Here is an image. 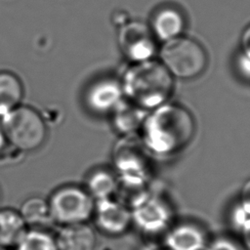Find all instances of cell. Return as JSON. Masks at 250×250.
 <instances>
[{"mask_svg":"<svg viewBox=\"0 0 250 250\" xmlns=\"http://www.w3.org/2000/svg\"><path fill=\"white\" fill-rule=\"evenodd\" d=\"M241 201L250 204V179L245 182L241 189Z\"/></svg>","mask_w":250,"mask_h":250,"instance_id":"obj_23","label":"cell"},{"mask_svg":"<svg viewBox=\"0 0 250 250\" xmlns=\"http://www.w3.org/2000/svg\"><path fill=\"white\" fill-rule=\"evenodd\" d=\"M231 222L242 235L250 233V204L240 201L232 210Z\"/></svg>","mask_w":250,"mask_h":250,"instance_id":"obj_20","label":"cell"},{"mask_svg":"<svg viewBox=\"0 0 250 250\" xmlns=\"http://www.w3.org/2000/svg\"><path fill=\"white\" fill-rule=\"evenodd\" d=\"M185 28L183 15L174 8H163L159 10L152 21V32L160 40L167 41L178 37Z\"/></svg>","mask_w":250,"mask_h":250,"instance_id":"obj_12","label":"cell"},{"mask_svg":"<svg viewBox=\"0 0 250 250\" xmlns=\"http://www.w3.org/2000/svg\"><path fill=\"white\" fill-rule=\"evenodd\" d=\"M55 236L58 250H94L96 234L85 223L61 226Z\"/></svg>","mask_w":250,"mask_h":250,"instance_id":"obj_11","label":"cell"},{"mask_svg":"<svg viewBox=\"0 0 250 250\" xmlns=\"http://www.w3.org/2000/svg\"><path fill=\"white\" fill-rule=\"evenodd\" d=\"M243 238H244V243H245L246 247L250 250V233L244 234V235H243Z\"/></svg>","mask_w":250,"mask_h":250,"instance_id":"obj_25","label":"cell"},{"mask_svg":"<svg viewBox=\"0 0 250 250\" xmlns=\"http://www.w3.org/2000/svg\"><path fill=\"white\" fill-rule=\"evenodd\" d=\"M241 48L244 57L250 61V24L242 32Z\"/></svg>","mask_w":250,"mask_h":250,"instance_id":"obj_22","label":"cell"},{"mask_svg":"<svg viewBox=\"0 0 250 250\" xmlns=\"http://www.w3.org/2000/svg\"><path fill=\"white\" fill-rule=\"evenodd\" d=\"M0 250H7V248H5L3 246H0Z\"/></svg>","mask_w":250,"mask_h":250,"instance_id":"obj_27","label":"cell"},{"mask_svg":"<svg viewBox=\"0 0 250 250\" xmlns=\"http://www.w3.org/2000/svg\"><path fill=\"white\" fill-rule=\"evenodd\" d=\"M113 125L117 131L125 135H131L142 126L146 114L144 108L131 102H123L113 109Z\"/></svg>","mask_w":250,"mask_h":250,"instance_id":"obj_16","label":"cell"},{"mask_svg":"<svg viewBox=\"0 0 250 250\" xmlns=\"http://www.w3.org/2000/svg\"><path fill=\"white\" fill-rule=\"evenodd\" d=\"M145 146L161 155L172 154L183 149L190 142L195 125L191 114L183 106L163 104L146 116L143 124Z\"/></svg>","mask_w":250,"mask_h":250,"instance_id":"obj_1","label":"cell"},{"mask_svg":"<svg viewBox=\"0 0 250 250\" xmlns=\"http://www.w3.org/2000/svg\"><path fill=\"white\" fill-rule=\"evenodd\" d=\"M206 250H239L238 247L227 238H218L214 240Z\"/></svg>","mask_w":250,"mask_h":250,"instance_id":"obj_21","label":"cell"},{"mask_svg":"<svg viewBox=\"0 0 250 250\" xmlns=\"http://www.w3.org/2000/svg\"><path fill=\"white\" fill-rule=\"evenodd\" d=\"M143 141L126 135L113 149V163L123 185L129 188L142 187L149 177L150 164Z\"/></svg>","mask_w":250,"mask_h":250,"instance_id":"obj_5","label":"cell"},{"mask_svg":"<svg viewBox=\"0 0 250 250\" xmlns=\"http://www.w3.org/2000/svg\"><path fill=\"white\" fill-rule=\"evenodd\" d=\"M144 250H163V249H160L158 246H146Z\"/></svg>","mask_w":250,"mask_h":250,"instance_id":"obj_26","label":"cell"},{"mask_svg":"<svg viewBox=\"0 0 250 250\" xmlns=\"http://www.w3.org/2000/svg\"><path fill=\"white\" fill-rule=\"evenodd\" d=\"M7 143H8V142H7L5 133H4L3 128H2V126H1V123H0V152L4 149V147L6 146Z\"/></svg>","mask_w":250,"mask_h":250,"instance_id":"obj_24","label":"cell"},{"mask_svg":"<svg viewBox=\"0 0 250 250\" xmlns=\"http://www.w3.org/2000/svg\"><path fill=\"white\" fill-rule=\"evenodd\" d=\"M19 212L26 226H42L52 222L48 200L38 196L24 200Z\"/></svg>","mask_w":250,"mask_h":250,"instance_id":"obj_17","label":"cell"},{"mask_svg":"<svg viewBox=\"0 0 250 250\" xmlns=\"http://www.w3.org/2000/svg\"><path fill=\"white\" fill-rule=\"evenodd\" d=\"M130 214L132 222L148 233L163 230L171 219V211L165 201L148 192L141 193L134 198Z\"/></svg>","mask_w":250,"mask_h":250,"instance_id":"obj_8","label":"cell"},{"mask_svg":"<svg viewBox=\"0 0 250 250\" xmlns=\"http://www.w3.org/2000/svg\"><path fill=\"white\" fill-rule=\"evenodd\" d=\"M162 64L172 76L189 79L206 67L207 57L202 46L188 37L178 36L165 41L160 51Z\"/></svg>","mask_w":250,"mask_h":250,"instance_id":"obj_4","label":"cell"},{"mask_svg":"<svg viewBox=\"0 0 250 250\" xmlns=\"http://www.w3.org/2000/svg\"><path fill=\"white\" fill-rule=\"evenodd\" d=\"M123 91L121 84L113 79H102L88 89L86 103L95 112L105 113L113 109L122 101Z\"/></svg>","mask_w":250,"mask_h":250,"instance_id":"obj_10","label":"cell"},{"mask_svg":"<svg viewBox=\"0 0 250 250\" xmlns=\"http://www.w3.org/2000/svg\"><path fill=\"white\" fill-rule=\"evenodd\" d=\"M116 179L108 172L99 170L90 175L87 180V191L97 200L110 198L116 190Z\"/></svg>","mask_w":250,"mask_h":250,"instance_id":"obj_18","label":"cell"},{"mask_svg":"<svg viewBox=\"0 0 250 250\" xmlns=\"http://www.w3.org/2000/svg\"><path fill=\"white\" fill-rule=\"evenodd\" d=\"M23 87L20 78L11 71H0V117L21 104Z\"/></svg>","mask_w":250,"mask_h":250,"instance_id":"obj_15","label":"cell"},{"mask_svg":"<svg viewBox=\"0 0 250 250\" xmlns=\"http://www.w3.org/2000/svg\"><path fill=\"white\" fill-rule=\"evenodd\" d=\"M120 84L129 102L142 108H155L171 96L173 77L161 62L150 59L133 62Z\"/></svg>","mask_w":250,"mask_h":250,"instance_id":"obj_2","label":"cell"},{"mask_svg":"<svg viewBox=\"0 0 250 250\" xmlns=\"http://www.w3.org/2000/svg\"><path fill=\"white\" fill-rule=\"evenodd\" d=\"M48 203L52 222L60 226L86 223L95 208L94 198L89 192L75 186L56 189Z\"/></svg>","mask_w":250,"mask_h":250,"instance_id":"obj_6","label":"cell"},{"mask_svg":"<svg viewBox=\"0 0 250 250\" xmlns=\"http://www.w3.org/2000/svg\"><path fill=\"white\" fill-rule=\"evenodd\" d=\"M2 118L1 126L7 142L17 149L27 152L39 148L47 135L46 124L34 108L20 104Z\"/></svg>","mask_w":250,"mask_h":250,"instance_id":"obj_3","label":"cell"},{"mask_svg":"<svg viewBox=\"0 0 250 250\" xmlns=\"http://www.w3.org/2000/svg\"><path fill=\"white\" fill-rule=\"evenodd\" d=\"M170 250H202L205 238L201 230L191 225H181L173 229L166 237Z\"/></svg>","mask_w":250,"mask_h":250,"instance_id":"obj_14","label":"cell"},{"mask_svg":"<svg viewBox=\"0 0 250 250\" xmlns=\"http://www.w3.org/2000/svg\"><path fill=\"white\" fill-rule=\"evenodd\" d=\"M19 211L5 208L0 210V246L15 247L27 230Z\"/></svg>","mask_w":250,"mask_h":250,"instance_id":"obj_13","label":"cell"},{"mask_svg":"<svg viewBox=\"0 0 250 250\" xmlns=\"http://www.w3.org/2000/svg\"><path fill=\"white\" fill-rule=\"evenodd\" d=\"M93 214L98 227L110 234L124 232L132 222L130 210L111 198L97 200Z\"/></svg>","mask_w":250,"mask_h":250,"instance_id":"obj_9","label":"cell"},{"mask_svg":"<svg viewBox=\"0 0 250 250\" xmlns=\"http://www.w3.org/2000/svg\"><path fill=\"white\" fill-rule=\"evenodd\" d=\"M118 45L132 62L152 59L155 52V35L150 27L138 21H126L118 30Z\"/></svg>","mask_w":250,"mask_h":250,"instance_id":"obj_7","label":"cell"},{"mask_svg":"<svg viewBox=\"0 0 250 250\" xmlns=\"http://www.w3.org/2000/svg\"><path fill=\"white\" fill-rule=\"evenodd\" d=\"M16 250H58L55 237L40 229H27L15 246Z\"/></svg>","mask_w":250,"mask_h":250,"instance_id":"obj_19","label":"cell"}]
</instances>
